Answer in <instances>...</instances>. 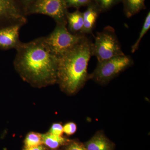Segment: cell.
Here are the masks:
<instances>
[{"label":"cell","mask_w":150,"mask_h":150,"mask_svg":"<svg viewBox=\"0 0 150 150\" xmlns=\"http://www.w3.org/2000/svg\"><path fill=\"white\" fill-rule=\"evenodd\" d=\"M16 50L14 64L24 80L40 86L57 82L58 57L50 51L44 36L21 42Z\"/></svg>","instance_id":"6da1fadb"},{"label":"cell","mask_w":150,"mask_h":150,"mask_svg":"<svg viewBox=\"0 0 150 150\" xmlns=\"http://www.w3.org/2000/svg\"><path fill=\"white\" fill-rule=\"evenodd\" d=\"M93 43L86 36L58 57L57 81L68 93L76 92L89 79L88 66L93 56Z\"/></svg>","instance_id":"7a4b0ae2"},{"label":"cell","mask_w":150,"mask_h":150,"mask_svg":"<svg viewBox=\"0 0 150 150\" xmlns=\"http://www.w3.org/2000/svg\"><path fill=\"white\" fill-rule=\"evenodd\" d=\"M124 55L113 28L108 25L97 33L93 45V56L96 57L98 62Z\"/></svg>","instance_id":"3957f363"},{"label":"cell","mask_w":150,"mask_h":150,"mask_svg":"<svg viewBox=\"0 0 150 150\" xmlns=\"http://www.w3.org/2000/svg\"><path fill=\"white\" fill-rule=\"evenodd\" d=\"M66 24H56L53 31L44 40L51 52L60 57L76 45L86 35L74 34L68 30Z\"/></svg>","instance_id":"277c9868"},{"label":"cell","mask_w":150,"mask_h":150,"mask_svg":"<svg viewBox=\"0 0 150 150\" xmlns=\"http://www.w3.org/2000/svg\"><path fill=\"white\" fill-rule=\"evenodd\" d=\"M133 64L131 56L125 54L98 62L93 73L89 75V79L101 84L108 83Z\"/></svg>","instance_id":"5b68a950"},{"label":"cell","mask_w":150,"mask_h":150,"mask_svg":"<svg viewBox=\"0 0 150 150\" xmlns=\"http://www.w3.org/2000/svg\"><path fill=\"white\" fill-rule=\"evenodd\" d=\"M68 8L66 0H36L28 11L27 16L45 15L53 18L56 24H67Z\"/></svg>","instance_id":"8992f818"},{"label":"cell","mask_w":150,"mask_h":150,"mask_svg":"<svg viewBox=\"0 0 150 150\" xmlns=\"http://www.w3.org/2000/svg\"><path fill=\"white\" fill-rule=\"evenodd\" d=\"M27 16L17 0H0V29L14 24L24 25Z\"/></svg>","instance_id":"52a82bcc"},{"label":"cell","mask_w":150,"mask_h":150,"mask_svg":"<svg viewBox=\"0 0 150 150\" xmlns=\"http://www.w3.org/2000/svg\"><path fill=\"white\" fill-rule=\"evenodd\" d=\"M22 24H16L0 29V49L9 50L16 49L21 43L19 39V31L23 26Z\"/></svg>","instance_id":"ba28073f"},{"label":"cell","mask_w":150,"mask_h":150,"mask_svg":"<svg viewBox=\"0 0 150 150\" xmlns=\"http://www.w3.org/2000/svg\"><path fill=\"white\" fill-rule=\"evenodd\" d=\"M101 12L100 7L94 1L87 6L86 9L83 13V27L81 34L86 35L93 34L97 21Z\"/></svg>","instance_id":"9c48e42d"},{"label":"cell","mask_w":150,"mask_h":150,"mask_svg":"<svg viewBox=\"0 0 150 150\" xmlns=\"http://www.w3.org/2000/svg\"><path fill=\"white\" fill-rule=\"evenodd\" d=\"M68 30L74 34H81L83 27V13L79 9L72 13H68L67 16Z\"/></svg>","instance_id":"30bf717a"},{"label":"cell","mask_w":150,"mask_h":150,"mask_svg":"<svg viewBox=\"0 0 150 150\" xmlns=\"http://www.w3.org/2000/svg\"><path fill=\"white\" fill-rule=\"evenodd\" d=\"M87 150H112V146L102 133L96 134L84 144Z\"/></svg>","instance_id":"8fae6325"},{"label":"cell","mask_w":150,"mask_h":150,"mask_svg":"<svg viewBox=\"0 0 150 150\" xmlns=\"http://www.w3.org/2000/svg\"><path fill=\"white\" fill-rule=\"evenodd\" d=\"M145 1L146 0H122L124 14L126 17L131 18L145 9Z\"/></svg>","instance_id":"7c38bea8"},{"label":"cell","mask_w":150,"mask_h":150,"mask_svg":"<svg viewBox=\"0 0 150 150\" xmlns=\"http://www.w3.org/2000/svg\"><path fill=\"white\" fill-rule=\"evenodd\" d=\"M42 141L43 144L52 149H57L70 142L62 136H57L49 132L42 134Z\"/></svg>","instance_id":"4fadbf2b"},{"label":"cell","mask_w":150,"mask_h":150,"mask_svg":"<svg viewBox=\"0 0 150 150\" xmlns=\"http://www.w3.org/2000/svg\"><path fill=\"white\" fill-rule=\"evenodd\" d=\"M43 144L42 134L30 132L27 134L24 140L25 148L33 147Z\"/></svg>","instance_id":"5bb4252c"},{"label":"cell","mask_w":150,"mask_h":150,"mask_svg":"<svg viewBox=\"0 0 150 150\" xmlns=\"http://www.w3.org/2000/svg\"><path fill=\"white\" fill-rule=\"evenodd\" d=\"M150 28V13L148 12L147 15L145 19L144 22L143 24V27L141 31L138 39L135 43L131 46V52L132 53H135L139 49L140 42L142 40L144 35L149 31Z\"/></svg>","instance_id":"9a60e30c"},{"label":"cell","mask_w":150,"mask_h":150,"mask_svg":"<svg viewBox=\"0 0 150 150\" xmlns=\"http://www.w3.org/2000/svg\"><path fill=\"white\" fill-rule=\"evenodd\" d=\"M94 1L99 6L102 12L109 10L114 6L122 2V0H94Z\"/></svg>","instance_id":"2e32d148"},{"label":"cell","mask_w":150,"mask_h":150,"mask_svg":"<svg viewBox=\"0 0 150 150\" xmlns=\"http://www.w3.org/2000/svg\"><path fill=\"white\" fill-rule=\"evenodd\" d=\"M68 8H75L79 9L81 7L87 6L94 0H66Z\"/></svg>","instance_id":"e0dca14e"},{"label":"cell","mask_w":150,"mask_h":150,"mask_svg":"<svg viewBox=\"0 0 150 150\" xmlns=\"http://www.w3.org/2000/svg\"><path fill=\"white\" fill-rule=\"evenodd\" d=\"M77 130V126L74 122H69L63 126L64 133L68 136H71L76 133Z\"/></svg>","instance_id":"ac0fdd59"},{"label":"cell","mask_w":150,"mask_h":150,"mask_svg":"<svg viewBox=\"0 0 150 150\" xmlns=\"http://www.w3.org/2000/svg\"><path fill=\"white\" fill-rule=\"evenodd\" d=\"M49 133L57 136H62L64 133L63 126L60 123H54L51 126Z\"/></svg>","instance_id":"d6986e66"},{"label":"cell","mask_w":150,"mask_h":150,"mask_svg":"<svg viewBox=\"0 0 150 150\" xmlns=\"http://www.w3.org/2000/svg\"><path fill=\"white\" fill-rule=\"evenodd\" d=\"M17 1L24 11L25 15L27 16L28 11L36 0H17Z\"/></svg>","instance_id":"ffe728a7"},{"label":"cell","mask_w":150,"mask_h":150,"mask_svg":"<svg viewBox=\"0 0 150 150\" xmlns=\"http://www.w3.org/2000/svg\"><path fill=\"white\" fill-rule=\"evenodd\" d=\"M65 150H87L85 146L84 145L78 142H73L70 143Z\"/></svg>","instance_id":"44dd1931"},{"label":"cell","mask_w":150,"mask_h":150,"mask_svg":"<svg viewBox=\"0 0 150 150\" xmlns=\"http://www.w3.org/2000/svg\"><path fill=\"white\" fill-rule=\"evenodd\" d=\"M23 150H46V148L43 145H41L33 147L24 148Z\"/></svg>","instance_id":"7402d4cb"}]
</instances>
